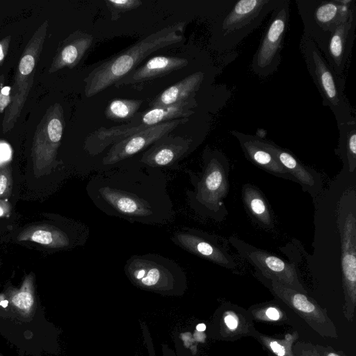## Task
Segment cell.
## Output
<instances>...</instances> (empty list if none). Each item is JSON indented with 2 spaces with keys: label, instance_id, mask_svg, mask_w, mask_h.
<instances>
[{
  "label": "cell",
  "instance_id": "1",
  "mask_svg": "<svg viewBox=\"0 0 356 356\" xmlns=\"http://www.w3.org/2000/svg\"><path fill=\"white\" fill-rule=\"evenodd\" d=\"M167 183L161 170L145 165L99 172L89 180L86 191L94 205L108 216L160 225L170 222L175 214Z\"/></svg>",
  "mask_w": 356,
  "mask_h": 356
},
{
  "label": "cell",
  "instance_id": "2",
  "mask_svg": "<svg viewBox=\"0 0 356 356\" xmlns=\"http://www.w3.org/2000/svg\"><path fill=\"white\" fill-rule=\"evenodd\" d=\"M185 25L180 22L164 27L102 62L83 80L86 97H92L115 85L152 53L181 42Z\"/></svg>",
  "mask_w": 356,
  "mask_h": 356
},
{
  "label": "cell",
  "instance_id": "3",
  "mask_svg": "<svg viewBox=\"0 0 356 356\" xmlns=\"http://www.w3.org/2000/svg\"><path fill=\"white\" fill-rule=\"evenodd\" d=\"M124 273L135 286L161 296H182L188 288L181 266L157 254L131 256L125 263Z\"/></svg>",
  "mask_w": 356,
  "mask_h": 356
},
{
  "label": "cell",
  "instance_id": "4",
  "mask_svg": "<svg viewBox=\"0 0 356 356\" xmlns=\"http://www.w3.org/2000/svg\"><path fill=\"white\" fill-rule=\"evenodd\" d=\"M197 102L195 97L169 106L152 107L136 113L127 124L100 127L88 136L84 149L90 155L102 152L107 147L150 127L174 120L188 118Z\"/></svg>",
  "mask_w": 356,
  "mask_h": 356
},
{
  "label": "cell",
  "instance_id": "5",
  "mask_svg": "<svg viewBox=\"0 0 356 356\" xmlns=\"http://www.w3.org/2000/svg\"><path fill=\"white\" fill-rule=\"evenodd\" d=\"M300 50L323 104L331 110L337 124L355 120L352 106L344 93L346 77L335 72L316 44L303 34Z\"/></svg>",
  "mask_w": 356,
  "mask_h": 356
},
{
  "label": "cell",
  "instance_id": "6",
  "mask_svg": "<svg viewBox=\"0 0 356 356\" xmlns=\"http://www.w3.org/2000/svg\"><path fill=\"white\" fill-rule=\"evenodd\" d=\"M282 0H238L218 16L214 27L217 50L227 51L257 29Z\"/></svg>",
  "mask_w": 356,
  "mask_h": 356
},
{
  "label": "cell",
  "instance_id": "7",
  "mask_svg": "<svg viewBox=\"0 0 356 356\" xmlns=\"http://www.w3.org/2000/svg\"><path fill=\"white\" fill-rule=\"evenodd\" d=\"M47 29L48 22L45 20L33 33L21 55L11 86L12 101L2 120V131L4 134L15 125L31 90Z\"/></svg>",
  "mask_w": 356,
  "mask_h": 356
},
{
  "label": "cell",
  "instance_id": "8",
  "mask_svg": "<svg viewBox=\"0 0 356 356\" xmlns=\"http://www.w3.org/2000/svg\"><path fill=\"white\" fill-rule=\"evenodd\" d=\"M303 24V35L324 53L334 29L355 6L354 0H295Z\"/></svg>",
  "mask_w": 356,
  "mask_h": 356
},
{
  "label": "cell",
  "instance_id": "9",
  "mask_svg": "<svg viewBox=\"0 0 356 356\" xmlns=\"http://www.w3.org/2000/svg\"><path fill=\"white\" fill-rule=\"evenodd\" d=\"M290 18V0H282L271 13L250 65L256 75L266 78L274 74L281 63V51Z\"/></svg>",
  "mask_w": 356,
  "mask_h": 356
},
{
  "label": "cell",
  "instance_id": "10",
  "mask_svg": "<svg viewBox=\"0 0 356 356\" xmlns=\"http://www.w3.org/2000/svg\"><path fill=\"white\" fill-rule=\"evenodd\" d=\"M224 160L225 157L220 152L207 151L204 154V165L201 176L197 177L191 174L195 189L186 193L193 209L214 212L218 209L227 192Z\"/></svg>",
  "mask_w": 356,
  "mask_h": 356
},
{
  "label": "cell",
  "instance_id": "11",
  "mask_svg": "<svg viewBox=\"0 0 356 356\" xmlns=\"http://www.w3.org/2000/svg\"><path fill=\"white\" fill-rule=\"evenodd\" d=\"M270 282L275 296L293 309L314 331L322 337L337 338L336 326L325 309L306 293L288 288L274 280Z\"/></svg>",
  "mask_w": 356,
  "mask_h": 356
},
{
  "label": "cell",
  "instance_id": "12",
  "mask_svg": "<svg viewBox=\"0 0 356 356\" xmlns=\"http://www.w3.org/2000/svg\"><path fill=\"white\" fill-rule=\"evenodd\" d=\"M64 127L63 106L54 103L47 109L34 133L32 156L37 165H49L54 160Z\"/></svg>",
  "mask_w": 356,
  "mask_h": 356
},
{
  "label": "cell",
  "instance_id": "13",
  "mask_svg": "<svg viewBox=\"0 0 356 356\" xmlns=\"http://www.w3.org/2000/svg\"><path fill=\"white\" fill-rule=\"evenodd\" d=\"M188 121V118H184L166 122L150 127L118 141L111 145L103 158L102 163L106 165H113L131 157Z\"/></svg>",
  "mask_w": 356,
  "mask_h": 356
},
{
  "label": "cell",
  "instance_id": "14",
  "mask_svg": "<svg viewBox=\"0 0 356 356\" xmlns=\"http://www.w3.org/2000/svg\"><path fill=\"white\" fill-rule=\"evenodd\" d=\"M341 266L345 297L343 312L346 319L352 322L356 306V229L355 217L351 213L343 225Z\"/></svg>",
  "mask_w": 356,
  "mask_h": 356
},
{
  "label": "cell",
  "instance_id": "15",
  "mask_svg": "<svg viewBox=\"0 0 356 356\" xmlns=\"http://www.w3.org/2000/svg\"><path fill=\"white\" fill-rule=\"evenodd\" d=\"M356 6L332 31L323 55L335 72L345 77L356 37Z\"/></svg>",
  "mask_w": 356,
  "mask_h": 356
},
{
  "label": "cell",
  "instance_id": "16",
  "mask_svg": "<svg viewBox=\"0 0 356 356\" xmlns=\"http://www.w3.org/2000/svg\"><path fill=\"white\" fill-rule=\"evenodd\" d=\"M191 145V138L168 134L149 146L141 156L140 161L154 168H175L189 152Z\"/></svg>",
  "mask_w": 356,
  "mask_h": 356
},
{
  "label": "cell",
  "instance_id": "17",
  "mask_svg": "<svg viewBox=\"0 0 356 356\" xmlns=\"http://www.w3.org/2000/svg\"><path fill=\"white\" fill-rule=\"evenodd\" d=\"M245 254L268 280L276 281L288 288L307 294L293 265L269 252L257 249L245 252Z\"/></svg>",
  "mask_w": 356,
  "mask_h": 356
},
{
  "label": "cell",
  "instance_id": "18",
  "mask_svg": "<svg viewBox=\"0 0 356 356\" xmlns=\"http://www.w3.org/2000/svg\"><path fill=\"white\" fill-rule=\"evenodd\" d=\"M93 36L76 31L70 33L59 45L48 72L53 74L65 67L72 69L81 61L92 45Z\"/></svg>",
  "mask_w": 356,
  "mask_h": 356
},
{
  "label": "cell",
  "instance_id": "19",
  "mask_svg": "<svg viewBox=\"0 0 356 356\" xmlns=\"http://www.w3.org/2000/svg\"><path fill=\"white\" fill-rule=\"evenodd\" d=\"M188 64V60L184 58L168 56H154L142 66L133 70L114 86L119 88L156 79L183 68Z\"/></svg>",
  "mask_w": 356,
  "mask_h": 356
},
{
  "label": "cell",
  "instance_id": "20",
  "mask_svg": "<svg viewBox=\"0 0 356 356\" xmlns=\"http://www.w3.org/2000/svg\"><path fill=\"white\" fill-rule=\"evenodd\" d=\"M256 332L250 318L232 309L217 312L209 329L211 337L219 339H236L247 334L254 337Z\"/></svg>",
  "mask_w": 356,
  "mask_h": 356
},
{
  "label": "cell",
  "instance_id": "21",
  "mask_svg": "<svg viewBox=\"0 0 356 356\" xmlns=\"http://www.w3.org/2000/svg\"><path fill=\"white\" fill-rule=\"evenodd\" d=\"M171 240L179 248L220 265L227 266L229 261L219 248L207 241L197 231L182 229L174 233Z\"/></svg>",
  "mask_w": 356,
  "mask_h": 356
},
{
  "label": "cell",
  "instance_id": "22",
  "mask_svg": "<svg viewBox=\"0 0 356 356\" xmlns=\"http://www.w3.org/2000/svg\"><path fill=\"white\" fill-rule=\"evenodd\" d=\"M205 74L195 72L159 94L149 104L150 108L169 106L195 97L204 79Z\"/></svg>",
  "mask_w": 356,
  "mask_h": 356
},
{
  "label": "cell",
  "instance_id": "23",
  "mask_svg": "<svg viewBox=\"0 0 356 356\" xmlns=\"http://www.w3.org/2000/svg\"><path fill=\"white\" fill-rule=\"evenodd\" d=\"M230 133L239 142L245 156L255 164L274 173L285 174L288 172L271 154L257 142L255 136L235 130L230 131Z\"/></svg>",
  "mask_w": 356,
  "mask_h": 356
},
{
  "label": "cell",
  "instance_id": "24",
  "mask_svg": "<svg viewBox=\"0 0 356 356\" xmlns=\"http://www.w3.org/2000/svg\"><path fill=\"white\" fill-rule=\"evenodd\" d=\"M257 142L267 150L280 164L301 183L312 186L314 184L312 175L290 152L270 140L255 136Z\"/></svg>",
  "mask_w": 356,
  "mask_h": 356
},
{
  "label": "cell",
  "instance_id": "25",
  "mask_svg": "<svg viewBox=\"0 0 356 356\" xmlns=\"http://www.w3.org/2000/svg\"><path fill=\"white\" fill-rule=\"evenodd\" d=\"M22 241L29 240L50 248H68L71 239L68 234L51 226L33 227L19 236Z\"/></svg>",
  "mask_w": 356,
  "mask_h": 356
},
{
  "label": "cell",
  "instance_id": "26",
  "mask_svg": "<svg viewBox=\"0 0 356 356\" xmlns=\"http://www.w3.org/2000/svg\"><path fill=\"white\" fill-rule=\"evenodd\" d=\"M337 127L339 131L338 152L353 171L356 161V120L337 124Z\"/></svg>",
  "mask_w": 356,
  "mask_h": 356
},
{
  "label": "cell",
  "instance_id": "27",
  "mask_svg": "<svg viewBox=\"0 0 356 356\" xmlns=\"http://www.w3.org/2000/svg\"><path fill=\"white\" fill-rule=\"evenodd\" d=\"M142 104L141 99H115L107 105L104 114L111 120H129L137 113Z\"/></svg>",
  "mask_w": 356,
  "mask_h": 356
},
{
  "label": "cell",
  "instance_id": "28",
  "mask_svg": "<svg viewBox=\"0 0 356 356\" xmlns=\"http://www.w3.org/2000/svg\"><path fill=\"white\" fill-rule=\"evenodd\" d=\"M254 337L275 356H294L293 347L298 334L296 331L286 334L284 339H276L257 331Z\"/></svg>",
  "mask_w": 356,
  "mask_h": 356
},
{
  "label": "cell",
  "instance_id": "29",
  "mask_svg": "<svg viewBox=\"0 0 356 356\" xmlns=\"http://www.w3.org/2000/svg\"><path fill=\"white\" fill-rule=\"evenodd\" d=\"M243 200L251 213L265 225H271L269 210L261 194L252 187H245Z\"/></svg>",
  "mask_w": 356,
  "mask_h": 356
},
{
  "label": "cell",
  "instance_id": "30",
  "mask_svg": "<svg viewBox=\"0 0 356 356\" xmlns=\"http://www.w3.org/2000/svg\"><path fill=\"white\" fill-rule=\"evenodd\" d=\"M13 305L24 312H30L34 303L32 282L28 277L24 280L19 291L11 298Z\"/></svg>",
  "mask_w": 356,
  "mask_h": 356
},
{
  "label": "cell",
  "instance_id": "31",
  "mask_svg": "<svg viewBox=\"0 0 356 356\" xmlns=\"http://www.w3.org/2000/svg\"><path fill=\"white\" fill-rule=\"evenodd\" d=\"M104 1L111 13L112 21L118 19L123 13L134 10L143 3L140 0H105Z\"/></svg>",
  "mask_w": 356,
  "mask_h": 356
},
{
  "label": "cell",
  "instance_id": "32",
  "mask_svg": "<svg viewBox=\"0 0 356 356\" xmlns=\"http://www.w3.org/2000/svg\"><path fill=\"white\" fill-rule=\"evenodd\" d=\"M254 318L267 322H277L283 319V313L282 311L273 306H266L262 308H258L252 312Z\"/></svg>",
  "mask_w": 356,
  "mask_h": 356
},
{
  "label": "cell",
  "instance_id": "33",
  "mask_svg": "<svg viewBox=\"0 0 356 356\" xmlns=\"http://www.w3.org/2000/svg\"><path fill=\"white\" fill-rule=\"evenodd\" d=\"M175 350L167 343H162V356H194L190 350L182 345L181 341L177 337L175 338Z\"/></svg>",
  "mask_w": 356,
  "mask_h": 356
},
{
  "label": "cell",
  "instance_id": "34",
  "mask_svg": "<svg viewBox=\"0 0 356 356\" xmlns=\"http://www.w3.org/2000/svg\"><path fill=\"white\" fill-rule=\"evenodd\" d=\"M294 356H321L314 344L297 342L293 347Z\"/></svg>",
  "mask_w": 356,
  "mask_h": 356
},
{
  "label": "cell",
  "instance_id": "35",
  "mask_svg": "<svg viewBox=\"0 0 356 356\" xmlns=\"http://www.w3.org/2000/svg\"><path fill=\"white\" fill-rule=\"evenodd\" d=\"M12 101L11 87L3 86L0 90V113H3Z\"/></svg>",
  "mask_w": 356,
  "mask_h": 356
},
{
  "label": "cell",
  "instance_id": "36",
  "mask_svg": "<svg viewBox=\"0 0 356 356\" xmlns=\"http://www.w3.org/2000/svg\"><path fill=\"white\" fill-rule=\"evenodd\" d=\"M141 329L143 332V336L144 342L147 346L149 356H156L153 346L152 337L150 336L148 327L144 322H140Z\"/></svg>",
  "mask_w": 356,
  "mask_h": 356
},
{
  "label": "cell",
  "instance_id": "37",
  "mask_svg": "<svg viewBox=\"0 0 356 356\" xmlns=\"http://www.w3.org/2000/svg\"><path fill=\"white\" fill-rule=\"evenodd\" d=\"M11 35H8L0 40V66L3 63L8 52Z\"/></svg>",
  "mask_w": 356,
  "mask_h": 356
},
{
  "label": "cell",
  "instance_id": "38",
  "mask_svg": "<svg viewBox=\"0 0 356 356\" xmlns=\"http://www.w3.org/2000/svg\"><path fill=\"white\" fill-rule=\"evenodd\" d=\"M315 346L321 356H341L330 346L319 344L315 345Z\"/></svg>",
  "mask_w": 356,
  "mask_h": 356
},
{
  "label": "cell",
  "instance_id": "39",
  "mask_svg": "<svg viewBox=\"0 0 356 356\" xmlns=\"http://www.w3.org/2000/svg\"><path fill=\"white\" fill-rule=\"evenodd\" d=\"M8 186V179L5 174L0 173V195H3Z\"/></svg>",
  "mask_w": 356,
  "mask_h": 356
},
{
  "label": "cell",
  "instance_id": "40",
  "mask_svg": "<svg viewBox=\"0 0 356 356\" xmlns=\"http://www.w3.org/2000/svg\"><path fill=\"white\" fill-rule=\"evenodd\" d=\"M10 156V151H7L5 147H2V148H0V163H3L8 160Z\"/></svg>",
  "mask_w": 356,
  "mask_h": 356
},
{
  "label": "cell",
  "instance_id": "41",
  "mask_svg": "<svg viewBox=\"0 0 356 356\" xmlns=\"http://www.w3.org/2000/svg\"><path fill=\"white\" fill-rule=\"evenodd\" d=\"M5 77L3 74L0 75V90L4 86Z\"/></svg>",
  "mask_w": 356,
  "mask_h": 356
},
{
  "label": "cell",
  "instance_id": "42",
  "mask_svg": "<svg viewBox=\"0 0 356 356\" xmlns=\"http://www.w3.org/2000/svg\"><path fill=\"white\" fill-rule=\"evenodd\" d=\"M8 305V301L7 300H3L0 301V305L3 307H6Z\"/></svg>",
  "mask_w": 356,
  "mask_h": 356
},
{
  "label": "cell",
  "instance_id": "43",
  "mask_svg": "<svg viewBox=\"0 0 356 356\" xmlns=\"http://www.w3.org/2000/svg\"><path fill=\"white\" fill-rule=\"evenodd\" d=\"M3 214V209L0 207V216H2Z\"/></svg>",
  "mask_w": 356,
  "mask_h": 356
}]
</instances>
